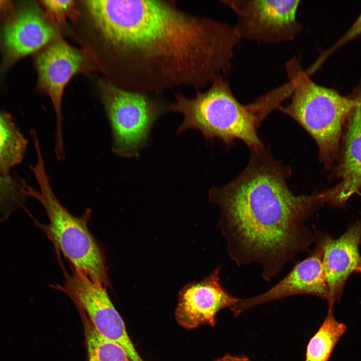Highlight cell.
Instances as JSON below:
<instances>
[{"label":"cell","instance_id":"7a4b0ae2","mask_svg":"<svg viewBox=\"0 0 361 361\" xmlns=\"http://www.w3.org/2000/svg\"><path fill=\"white\" fill-rule=\"evenodd\" d=\"M249 163L228 184L213 187L209 200L221 210L219 224L229 254L237 265L254 262L270 281L314 240L305 222L319 205L317 194L295 196L290 168L264 146L250 149Z\"/></svg>","mask_w":361,"mask_h":361},{"label":"cell","instance_id":"7402d4cb","mask_svg":"<svg viewBox=\"0 0 361 361\" xmlns=\"http://www.w3.org/2000/svg\"><path fill=\"white\" fill-rule=\"evenodd\" d=\"M214 361H250V360L244 355H232L227 354Z\"/></svg>","mask_w":361,"mask_h":361},{"label":"cell","instance_id":"5b68a950","mask_svg":"<svg viewBox=\"0 0 361 361\" xmlns=\"http://www.w3.org/2000/svg\"><path fill=\"white\" fill-rule=\"evenodd\" d=\"M293 84L292 99L278 109L298 123L313 138L319 148V159L326 168L334 161L342 124L356 99L315 83L304 70L300 57L294 56L285 64Z\"/></svg>","mask_w":361,"mask_h":361},{"label":"cell","instance_id":"8fae6325","mask_svg":"<svg viewBox=\"0 0 361 361\" xmlns=\"http://www.w3.org/2000/svg\"><path fill=\"white\" fill-rule=\"evenodd\" d=\"M220 270L217 268L203 280L189 283L180 289L174 313L180 326L188 330L202 325L213 327L221 310L226 308L232 310L237 305L240 299L223 287Z\"/></svg>","mask_w":361,"mask_h":361},{"label":"cell","instance_id":"ffe728a7","mask_svg":"<svg viewBox=\"0 0 361 361\" xmlns=\"http://www.w3.org/2000/svg\"><path fill=\"white\" fill-rule=\"evenodd\" d=\"M361 35V13L349 29L330 48L326 50L320 57L316 66L321 64L333 52Z\"/></svg>","mask_w":361,"mask_h":361},{"label":"cell","instance_id":"7c38bea8","mask_svg":"<svg viewBox=\"0 0 361 361\" xmlns=\"http://www.w3.org/2000/svg\"><path fill=\"white\" fill-rule=\"evenodd\" d=\"M323 241L309 256L298 263L279 282L255 297L240 299L232 311H243L267 302L298 294H311L328 300L329 293L322 263Z\"/></svg>","mask_w":361,"mask_h":361},{"label":"cell","instance_id":"ac0fdd59","mask_svg":"<svg viewBox=\"0 0 361 361\" xmlns=\"http://www.w3.org/2000/svg\"><path fill=\"white\" fill-rule=\"evenodd\" d=\"M24 180L0 173V214L1 220L8 219L17 209L25 208L26 196L22 189Z\"/></svg>","mask_w":361,"mask_h":361},{"label":"cell","instance_id":"603a6c76","mask_svg":"<svg viewBox=\"0 0 361 361\" xmlns=\"http://www.w3.org/2000/svg\"><path fill=\"white\" fill-rule=\"evenodd\" d=\"M356 272L361 273V260L354 270Z\"/></svg>","mask_w":361,"mask_h":361},{"label":"cell","instance_id":"9c48e42d","mask_svg":"<svg viewBox=\"0 0 361 361\" xmlns=\"http://www.w3.org/2000/svg\"><path fill=\"white\" fill-rule=\"evenodd\" d=\"M85 63L83 54L61 39L49 45L36 59L39 87L50 97L56 113L54 151L59 161L65 158L62 114L64 90L71 79L84 69Z\"/></svg>","mask_w":361,"mask_h":361},{"label":"cell","instance_id":"52a82bcc","mask_svg":"<svg viewBox=\"0 0 361 361\" xmlns=\"http://www.w3.org/2000/svg\"><path fill=\"white\" fill-rule=\"evenodd\" d=\"M236 15L234 30L243 39L269 44L293 41L302 25L297 20L300 1L221 0Z\"/></svg>","mask_w":361,"mask_h":361},{"label":"cell","instance_id":"5bb4252c","mask_svg":"<svg viewBox=\"0 0 361 361\" xmlns=\"http://www.w3.org/2000/svg\"><path fill=\"white\" fill-rule=\"evenodd\" d=\"M360 242L361 222L337 239L326 238L323 241L322 263L329 293L328 310H333L347 278L361 260L358 250Z\"/></svg>","mask_w":361,"mask_h":361},{"label":"cell","instance_id":"8992f818","mask_svg":"<svg viewBox=\"0 0 361 361\" xmlns=\"http://www.w3.org/2000/svg\"><path fill=\"white\" fill-rule=\"evenodd\" d=\"M103 103L110 123L112 151L117 156L137 158L147 144L153 125L169 112V103L151 95L108 85Z\"/></svg>","mask_w":361,"mask_h":361},{"label":"cell","instance_id":"44dd1931","mask_svg":"<svg viewBox=\"0 0 361 361\" xmlns=\"http://www.w3.org/2000/svg\"><path fill=\"white\" fill-rule=\"evenodd\" d=\"M14 4L10 1H0V18L5 19L13 11Z\"/></svg>","mask_w":361,"mask_h":361},{"label":"cell","instance_id":"ba28073f","mask_svg":"<svg viewBox=\"0 0 361 361\" xmlns=\"http://www.w3.org/2000/svg\"><path fill=\"white\" fill-rule=\"evenodd\" d=\"M65 276L64 285H57L55 288L71 298L100 335L120 345L130 361H144L131 341L106 287L73 269L71 274L66 272Z\"/></svg>","mask_w":361,"mask_h":361},{"label":"cell","instance_id":"d6986e66","mask_svg":"<svg viewBox=\"0 0 361 361\" xmlns=\"http://www.w3.org/2000/svg\"><path fill=\"white\" fill-rule=\"evenodd\" d=\"M40 3L48 16L59 26L64 25L68 18L76 17L74 1L46 0Z\"/></svg>","mask_w":361,"mask_h":361},{"label":"cell","instance_id":"3957f363","mask_svg":"<svg viewBox=\"0 0 361 361\" xmlns=\"http://www.w3.org/2000/svg\"><path fill=\"white\" fill-rule=\"evenodd\" d=\"M37 161L30 169L35 175L40 191L35 190L24 181L23 192L33 197L43 206L49 223L43 225L28 212L35 224L43 230L48 237L73 266V269L105 287L110 285L104 254L89 231L87 222L90 210L81 216H75L60 203L50 184L46 173L41 147L35 148Z\"/></svg>","mask_w":361,"mask_h":361},{"label":"cell","instance_id":"277c9868","mask_svg":"<svg viewBox=\"0 0 361 361\" xmlns=\"http://www.w3.org/2000/svg\"><path fill=\"white\" fill-rule=\"evenodd\" d=\"M196 92L192 98L176 94L175 101L169 104V112L184 116L177 135L195 129L208 141L217 138L230 145L238 139L250 149L263 145L257 133L259 125L254 102L240 103L223 76L216 78L206 91Z\"/></svg>","mask_w":361,"mask_h":361},{"label":"cell","instance_id":"6da1fadb","mask_svg":"<svg viewBox=\"0 0 361 361\" xmlns=\"http://www.w3.org/2000/svg\"><path fill=\"white\" fill-rule=\"evenodd\" d=\"M85 7L123 59L127 90L145 95L210 86L229 71L241 40L233 26L190 13L173 1L91 0Z\"/></svg>","mask_w":361,"mask_h":361},{"label":"cell","instance_id":"e0dca14e","mask_svg":"<svg viewBox=\"0 0 361 361\" xmlns=\"http://www.w3.org/2000/svg\"><path fill=\"white\" fill-rule=\"evenodd\" d=\"M81 313L89 361H130L118 344L100 335L87 316Z\"/></svg>","mask_w":361,"mask_h":361},{"label":"cell","instance_id":"2e32d148","mask_svg":"<svg viewBox=\"0 0 361 361\" xmlns=\"http://www.w3.org/2000/svg\"><path fill=\"white\" fill-rule=\"evenodd\" d=\"M332 311L328 310L323 323L310 340L305 361H328L336 344L346 330V325L336 320Z\"/></svg>","mask_w":361,"mask_h":361},{"label":"cell","instance_id":"30bf717a","mask_svg":"<svg viewBox=\"0 0 361 361\" xmlns=\"http://www.w3.org/2000/svg\"><path fill=\"white\" fill-rule=\"evenodd\" d=\"M55 32L37 6L28 3L18 5L0 27L2 69L49 43Z\"/></svg>","mask_w":361,"mask_h":361},{"label":"cell","instance_id":"4fadbf2b","mask_svg":"<svg viewBox=\"0 0 361 361\" xmlns=\"http://www.w3.org/2000/svg\"><path fill=\"white\" fill-rule=\"evenodd\" d=\"M351 95L357 103L348 116L343 155L338 169L341 180L332 188L318 194L321 203L341 204L361 189V79Z\"/></svg>","mask_w":361,"mask_h":361},{"label":"cell","instance_id":"9a60e30c","mask_svg":"<svg viewBox=\"0 0 361 361\" xmlns=\"http://www.w3.org/2000/svg\"><path fill=\"white\" fill-rule=\"evenodd\" d=\"M28 144L12 117L0 111V173L10 175L11 169L23 160Z\"/></svg>","mask_w":361,"mask_h":361}]
</instances>
